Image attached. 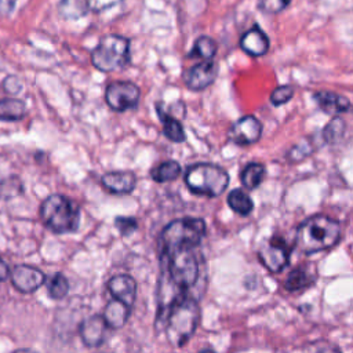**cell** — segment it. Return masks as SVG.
I'll list each match as a JSON object with an SVG mask.
<instances>
[{
    "label": "cell",
    "instance_id": "20",
    "mask_svg": "<svg viewBox=\"0 0 353 353\" xmlns=\"http://www.w3.org/2000/svg\"><path fill=\"white\" fill-rule=\"evenodd\" d=\"M265 174L266 168L263 164L255 161L248 163L240 172V182L245 189L254 190L263 182Z\"/></svg>",
    "mask_w": 353,
    "mask_h": 353
},
{
    "label": "cell",
    "instance_id": "15",
    "mask_svg": "<svg viewBox=\"0 0 353 353\" xmlns=\"http://www.w3.org/2000/svg\"><path fill=\"white\" fill-rule=\"evenodd\" d=\"M108 290L110 295L128 306H132L137 296V281L128 274L113 276L108 281Z\"/></svg>",
    "mask_w": 353,
    "mask_h": 353
},
{
    "label": "cell",
    "instance_id": "17",
    "mask_svg": "<svg viewBox=\"0 0 353 353\" xmlns=\"http://www.w3.org/2000/svg\"><path fill=\"white\" fill-rule=\"evenodd\" d=\"M130 313H131V306L113 298L106 303L102 316L110 330H119L127 323Z\"/></svg>",
    "mask_w": 353,
    "mask_h": 353
},
{
    "label": "cell",
    "instance_id": "30",
    "mask_svg": "<svg viewBox=\"0 0 353 353\" xmlns=\"http://www.w3.org/2000/svg\"><path fill=\"white\" fill-rule=\"evenodd\" d=\"M114 226L121 236H130L137 230L138 222L132 216H117L114 219Z\"/></svg>",
    "mask_w": 353,
    "mask_h": 353
},
{
    "label": "cell",
    "instance_id": "31",
    "mask_svg": "<svg viewBox=\"0 0 353 353\" xmlns=\"http://www.w3.org/2000/svg\"><path fill=\"white\" fill-rule=\"evenodd\" d=\"M291 0H261L259 7L266 14H279L290 6Z\"/></svg>",
    "mask_w": 353,
    "mask_h": 353
},
{
    "label": "cell",
    "instance_id": "6",
    "mask_svg": "<svg viewBox=\"0 0 353 353\" xmlns=\"http://www.w3.org/2000/svg\"><path fill=\"white\" fill-rule=\"evenodd\" d=\"M205 222L200 218H179L171 221L161 232L160 251L181 247L197 248L205 236Z\"/></svg>",
    "mask_w": 353,
    "mask_h": 353
},
{
    "label": "cell",
    "instance_id": "24",
    "mask_svg": "<svg viewBox=\"0 0 353 353\" xmlns=\"http://www.w3.org/2000/svg\"><path fill=\"white\" fill-rule=\"evenodd\" d=\"M218 44L210 36H200L196 39L192 50L188 54V58H199V59H212L216 54Z\"/></svg>",
    "mask_w": 353,
    "mask_h": 353
},
{
    "label": "cell",
    "instance_id": "32",
    "mask_svg": "<svg viewBox=\"0 0 353 353\" xmlns=\"http://www.w3.org/2000/svg\"><path fill=\"white\" fill-rule=\"evenodd\" d=\"M121 1H124V0H88V4H90V10L102 11V10L110 8Z\"/></svg>",
    "mask_w": 353,
    "mask_h": 353
},
{
    "label": "cell",
    "instance_id": "4",
    "mask_svg": "<svg viewBox=\"0 0 353 353\" xmlns=\"http://www.w3.org/2000/svg\"><path fill=\"white\" fill-rule=\"evenodd\" d=\"M183 179L192 193L207 197L221 196L229 185L226 170L211 163H197L188 167Z\"/></svg>",
    "mask_w": 353,
    "mask_h": 353
},
{
    "label": "cell",
    "instance_id": "14",
    "mask_svg": "<svg viewBox=\"0 0 353 353\" xmlns=\"http://www.w3.org/2000/svg\"><path fill=\"white\" fill-rule=\"evenodd\" d=\"M270 46L269 37L259 26H252L240 37V48L251 57H262Z\"/></svg>",
    "mask_w": 353,
    "mask_h": 353
},
{
    "label": "cell",
    "instance_id": "3",
    "mask_svg": "<svg viewBox=\"0 0 353 353\" xmlns=\"http://www.w3.org/2000/svg\"><path fill=\"white\" fill-rule=\"evenodd\" d=\"M40 218L46 228L57 234L73 233L80 226L77 203L63 194H50L40 205Z\"/></svg>",
    "mask_w": 353,
    "mask_h": 353
},
{
    "label": "cell",
    "instance_id": "10",
    "mask_svg": "<svg viewBox=\"0 0 353 353\" xmlns=\"http://www.w3.org/2000/svg\"><path fill=\"white\" fill-rule=\"evenodd\" d=\"M218 74V65L212 59H201L183 72V83L189 90L201 91L214 83Z\"/></svg>",
    "mask_w": 353,
    "mask_h": 353
},
{
    "label": "cell",
    "instance_id": "34",
    "mask_svg": "<svg viewBox=\"0 0 353 353\" xmlns=\"http://www.w3.org/2000/svg\"><path fill=\"white\" fill-rule=\"evenodd\" d=\"M10 277V268L8 265L0 258V281H4Z\"/></svg>",
    "mask_w": 353,
    "mask_h": 353
},
{
    "label": "cell",
    "instance_id": "5",
    "mask_svg": "<svg viewBox=\"0 0 353 353\" xmlns=\"http://www.w3.org/2000/svg\"><path fill=\"white\" fill-rule=\"evenodd\" d=\"M130 39L121 34H106L91 51V63L99 72H114L130 63Z\"/></svg>",
    "mask_w": 353,
    "mask_h": 353
},
{
    "label": "cell",
    "instance_id": "26",
    "mask_svg": "<svg viewBox=\"0 0 353 353\" xmlns=\"http://www.w3.org/2000/svg\"><path fill=\"white\" fill-rule=\"evenodd\" d=\"M346 132V123L342 117L339 116H334L331 119V121L323 128V139L327 143H338L343 135Z\"/></svg>",
    "mask_w": 353,
    "mask_h": 353
},
{
    "label": "cell",
    "instance_id": "7",
    "mask_svg": "<svg viewBox=\"0 0 353 353\" xmlns=\"http://www.w3.org/2000/svg\"><path fill=\"white\" fill-rule=\"evenodd\" d=\"M141 97L139 87L127 80H116L108 84L105 99L108 106L114 112H125L137 108Z\"/></svg>",
    "mask_w": 353,
    "mask_h": 353
},
{
    "label": "cell",
    "instance_id": "23",
    "mask_svg": "<svg viewBox=\"0 0 353 353\" xmlns=\"http://www.w3.org/2000/svg\"><path fill=\"white\" fill-rule=\"evenodd\" d=\"M88 0H61L58 3V12L65 19H79L88 14Z\"/></svg>",
    "mask_w": 353,
    "mask_h": 353
},
{
    "label": "cell",
    "instance_id": "16",
    "mask_svg": "<svg viewBox=\"0 0 353 353\" xmlns=\"http://www.w3.org/2000/svg\"><path fill=\"white\" fill-rule=\"evenodd\" d=\"M313 99L316 105L327 114L345 113L350 109V101L346 97L332 91H317L313 94Z\"/></svg>",
    "mask_w": 353,
    "mask_h": 353
},
{
    "label": "cell",
    "instance_id": "33",
    "mask_svg": "<svg viewBox=\"0 0 353 353\" xmlns=\"http://www.w3.org/2000/svg\"><path fill=\"white\" fill-rule=\"evenodd\" d=\"M17 0H0V14L7 15L10 14L15 7Z\"/></svg>",
    "mask_w": 353,
    "mask_h": 353
},
{
    "label": "cell",
    "instance_id": "18",
    "mask_svg": "<svg viewBox=\"0 0 353 353\" xmlns=\"http://www.w3.org/2000/svg\"><path fill=\"white\" fill-rule=\"evenodd\" d=\"M156 110H157V116L163 124V134L165 135V138H168L170 141L175 142V143H181L186 141V134L183 130V125L181 124V121L174 117L172 114H170L168 112H165L164 109L160 108L159 103H156Z\"/></svg>",
    "mask_w": 353,
    "mask_h": 353
},
{
    "label": "cell",
    "instance_id": "29",
    "mask_svg": "<svg viewBox=\"0 0 353 353\" xmlns=\"http://www.w3.org/2000/svg\"><path fill=\"white\" fill-rule=\"evenodd\" d=\"M294 97V90L291 85H279L270 94V102L274 106H281L287 103Z\"/></svg>",
    "mask_w": 353,
    "mask_h": 353
},
{
    "label": "cell",
    "instance_id": "22",
    "mask_svg": "<svg viewBox=\"0 0 353 353\" xmlns=\"http://www.w3.org/2000/svg\"><path fill=\"white\" fill-rule=\"evenodd\" d=\"M26 116V105L17 98L0 99V120L18 121Z\"/></svg>",
    "mask_w": 353,
    "mask_h": 353
},
{
    "label": "cell",
    "instance_id": "27",
    "mask_svg": "<svg viewBox=\"0 0 353 353\" xmlns=\"http://www.w3.org/2000/svg\"><path fill=\"white\" fill-rule=\"evenodd\" d=\"M48 295L52 299H62L69 292V281L62 273H55L47 283Z\"/></svg>",
    "mask_w": 353,
    "mask_h": 353
},
{
    "label": "cell",
    "instance_id": "2",
    "mask_svg": "<svg viewBox=\"0 0 353 353\" xmlns=\"http://www.w3.org/2000/svg\"><path fill=\"white\" fill-rule=\"evenodd\" d=\"M200 323V307L197 298L186 295L176 301L167 312L161 328L174 347L183 346L194 334Z\"/></svg>",
    "mask_w": 353,
    "mask_h": 353
},
{
    "label": "cell",
    "instance_id": "21",
    "mask_svg": "<svg viewBox=\"0 0 353 353\" xmlns=\"http://www.w3.org/2000/svg\"><path fill=\"white\" fill-rule=\"evenodd\" d=\"M228 205L239 215L241 216H247L252 212L254 210V201L250 197V194L243 190L241 188H236L233 189L229 194H228Z\"/></svg>",
    "mask_w": 353,
    "mask_h": 353
},
{
    "label": "cell",
    "instance_id": "8",
    "mask_svg": "<svg viewBox=\"0 0 353 353\" xmlns=\"http://www.w3.org/2000/svg\"><path fill=\"white\" fill-rule=\"evenodd\" d=\"M258 258L270 273H280L290 262V251L283 239L273 236L259 248Z\"/></svg>",
    "mask_w": 353,
    "mask_h": 353
},
{
    "label": "cell",
    "instance_id": "1",
    "mask_svg": "<svg viewBox=\"0 0 353 353\" xmlns=\"http://www.w3.org/2000/svg\"><path fill=\"white\" fill-rule=\"evenodd\" d=\"M342 234L341 223L324 214H316L305 219L296 229L295 247L306 255H312L334 247Z\"/></svg>",
    "mask_w": 353,
    "mask_h": 353
},
{
    "label": "cell",
    "instance_id": "11",
    "mask_svg": "<svg viewBox=\"0 0 353 353\" xmlns=\"http://www.w3.org/2000/svg\"><path fill=\"white\" fill-rule=\"evenodd\" d=\"M10 279L15 290L22 294H32L44 284L46 274L34 266L18 265L10 272Z\"/></svg>",
    "mask_w": 353,
    "mask_h": 353
},
{
    "label": "cell",
    "instance_id": "19",
    "mask_svg": "<svg viewBox=\"0 0 353 353\" xmlns=\"http://www.w3.org/2000/svg\"><path fill=\"white\" fill-rule=\"evenodd\" d=\"M316 280V272H312L310 266L303 265L299 268H295L292 272H290L284 288L288 291H298L301 288L309 287L314 283Z\"/></svg>",
    "mask_w": 353,
    "mask_h": 353
},
{
    "label": "cell",
    "instance_id": "12",
    "mask_svg": "<svg viewBox=\"0 0 353 353\" xmlns=\"http://www.w3.org/2000/svg\"><path fill=\"white\" fill-rule=\"evenodd\" d=\"M109 330L102 314H92L80 323L79 335L85 346L98 347L106 341Z\"/></svg>",
    "mask_w": 353,
    "mask_h": 353
},
{
    "label": "cell",
    "instance_id": "28",
    "mask_svg": "<svg viewBox=\"0 0 353 353\" xmlns=\"http://www.w3.org/2000/svg\"><path fill=\"white\" fill-rule=\"evenodd\" d=\"M312 152H313V148H312V142H310V141L299 142V143L294 145V146L288 150L287 157H288L290 161L296 163V161H301V160H303L305 157L310 156Z\"/></svg>",
    "mask_w": 353,
    "mask_h": 353
},
{
    "label": "cell",
    "instance_id": "13",
    "mask_svg": "<svg viewBox=\"0 0 353 353\" xmlns=\"http://www.w3.org/2000/svg\"><path fill=\"white\" fill-rule=\"evenodd\" d=\"M101 182L113 194H128L137 185V176L132 171H110L102 175Z\"/></svg>",
    "mask_w": 353,
    "mask_h": 353
},
{
    "label": "cell",
    "instance_id": "9",
    "mask_svg": "<svg viewBox=\"0 0 353 353\" xmlns=\"http://www.w3.org/2000/svg\"><path fill=\"white\" fill-rule=\"evenodd\" d=\"M262 135V123L252 114L243 116L237 121H234L229 131L228 139L239 146H248L255 142Z\"/></svg>",
    "mask_w": 353,
    "mask_h": 353
},
{
    "label": "cell",
    "instance_id": "25",
    "mask_svg": "<svg viewBox=\"0 0 353 353\" xmlns=\"http://www.w3.org/2000/svg\"><path fill=\"white\" fill-rule=\"evenodd\" d=\"M181 174V165L175 160H165L160 163L157 167L150 170V176L156 182H170L179 176Z\"/></svg>",
    "mask_w": 353,
    "mask_h": 353
}]
</instances>
